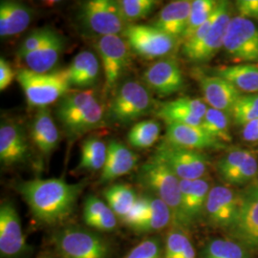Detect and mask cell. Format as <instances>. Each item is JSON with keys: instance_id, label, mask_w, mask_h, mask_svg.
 Segmentation results:
<instances>
[{"instance_id": "6da1fadb", "label": "cell", "mask_w": 258, "mask_h": 258, "mask_svg": "<svg viewBox=\"0 0 258 258\" xmlns=\"http://www.w3.org/2000/svg\"><path fill=\"white\" fill-rule=\"evenodd\" d=\"M16 188L35 218L53 224L63 220L74 211L83 184H69L58 178L33 179L19 182Z\"/></svg>"}, {"instance_id": "7a4b0ae2", "label": "cell", "mask_w": 258, "mask_h": 258, "mask_svg": "<svg viewBox=\"0 0 258 258\" xmlns=\"http://www.w3.org/2000/svg\"><path fill=\"white\" fill-rule=\"evenodd\" d=\"M55 115L67 136L76 139L102 124L104 107L94 89H82L69 92L59 100Z\"/></svg>"}, {"instance_id": "3957f363", "label": "cell", "mask_w": 258, "mask_h": 258, "mask_svg": "<svg viewBox=\"0 0 258 258\" xmlns=\"http://www.w3.org/2000/svg\"><path fill=\"white\" fill-rule=\"evenodd\" d=\"M139 183L169 207L177 227H188L184 217L180 188L181 180L165 163L152 157L140 167Z\"/></svg>"}, {"instance_id": "277c9868", "label": "cell", "mask_w": 258, "mask_h": 258, "mask_svg": "<svg viewBox=\"0 0 258 258\" xmlns=\"http://www.w3.org/2000/svg\"><path fill=\"white\" fill-rule=\"evenodd\" d=\"M30 106L46 108L70 92V79L65 69L49 73H36L27 68L17 72V79Z\"/></svg>"}, {"instance_id": "5b68a950", "label": "cell", "mask_w": 258, "mask_h": 258, "mask_svg": "<svg viewBox=\"0 0 258 258\" xmlns=\"http://www.w3.org/2000/svg\"><path fill=\"white\" fill-rule=\"evenodd\" d=\"M154 100L143 83L129 81L120 85L108 108L111 120L127 124L148 115L153 108Z\"/></svg>"}, {"instance_id": "8992f818", "label": "cell", "mask_w": 258, "mask_h": 258, "mask_svg": "<svg viewBox=\"0 0 258 258\" xmlns=\"http://www.w3.org/2000/svg\"><path fill=\"white\" fill-rule=\"evenodd\" d=\"M83 26L93 34L104 36L122 35L127 23L122 18L118 1L89 0L80 11Z\"/></svg>"}, {"instance_id": "52a82bcc", "label": "cell", "mask_w": 258, "mask_h": 258, "mask_svg": "<svg viewBox=\"0 0 258 258\" xmlns=\"http://www.w3.org/2000/svg\"><path fill=\"white\" fill-rule=\"evenodd\" d=\"M165 163L180 180H197L206 175L209 160L201 151L181 148L166 140L157 147L154 156Z\"/></svg>"}, {"instance_id": "ba28073f", "label": "cell", "mask_w": 258, "mask_h": 258, "mask_svg": "<svg viewBox=\"0 0 258 258\" xmlns=\"http://www.w3.org/2000/svg\"><path fill=\"white\" fill-rule=\"evenodd\" d=\"M121 37L134 53L147 59L170 54L178 41L153 25L146 24H128Z\"/></svg>"}, {"instance_id": "9c48e42d", "label": "cell", "mask_w": 258, "mask_h": 258, "mask_svg": "<svg viewBox=\"0 0 258 258\" xmlns=\"http://www.w3.org/2000/svg\"><path fill=\"white\" fill-rule=\"evenodd\" d=\"M55 248L60 258H107L108 246L101 236L79 228L55 233Z\"/></svg>"}, {"instance_id": "30bf717a", "label": "cell", "mask_w": 258, "mask_h": 258, "mask_svg": "<svg viewBox=\"0 0 258 258\" xmlns=\"http://www.w3.org/2000/svg\"><path fill=\"white\" fill-rule=\"evenodd\" d=\"M224 50L235 60L258 61V27L250 19L231 18L224 38Z\"/></svg>"}, {"instance_id": "8fae6325", "label": "cell", "mask_w": 258, "mask_h": 258, "mask_svg": "<svg viewBox=\"0 0 258 258\" xmlns=\"http://www.w3.org/2000/svg\"><path fill=\"white\" fill-rule=\"evenodd\" d=\"M96 50L102 66L105 87L111 90L119 83L129 66L130 48L121 36H104L97 40Z\"/></svg>"}, {"instance_id": "7c38bea8", "label": "cell", "mask_w": 258, "mask_h": 258, "mask_svg": "<svg viewBox=\"0 0 258 258\" xmlns=\"http://www.w3.org/2000/svg\"><path fill=\"white\" fill-rule=\"evenodd\" d=\"M229 232L247 249H258V182L241 194L239 213Z\"/></svg>"}, {"instance_id": "4fadbf2b", "label": "cell", "mask_w": 258, "mask_h": 258, "mask_svg": "<svg viewBox=\"0 0 258 258\" xmlns=\"http://www.w3.org/2000/svg\"><path fill=\"white\" fill-rule=\"evenodd\" d=\"M231 19L229 3L227 1L218 2L212 26L196 46L183 52L184 57L192 62H205L212 59L223 48L226 31Z\"/></svg>"}, {"instance_id": "5bb4252c", "label": "cell", "mask_w": 258, "mask_h": 258, "mask_svg": "<svg viewBox=\"0 0 258 258\" xmlns=\"http://www.w3.org/2000/svg\"><path fill=\"white\" fill-rule=\"evenodd\" d=\"M240 206L241 194L227 185L217 184L209 194L205 213L212 226L229 231L238 216Z\"/></svg>"}, {"instance_id": "9a60e30c", "label": "cell", "mask_w": 258, "mask_h": 258, "mask_svg": "<svg viewBox=\"0 0 258 258\" xmlns=\"http://www.w3.org/2000/svg\"><path fill=\"white\" fill-rule=\"evenodd\" d=\"M145 85L161 96H168L183 89L182 70L174 58L165 57L150 65L144 73Z\"/></svg>"}, {"instance_id": "2e32d148", "label": "cell", "mask_w": 258, "mask_h": 258, "mask_svg": "<svg viewBox=\"0 0 258 258\" xmlns=\"http://www.w3.org/2000/svg\"><path fill=\"white\" fill-rule=\"evenodd\" d=\"M27 249L19 213L10 202L0 208V252L1 256L13 258Z\"/></svg>"}, {"instance_id": "e0dca14e", "label": "cell", "mask_w": 258, "mask_h": 258, "mask_svg": "<svg viewBox=\"0 0 258 258\" xmlns=\"http://www.w3.org/2000/svg\"><path fill=\"white\" fill-rule=\"evenodd\" d=\"M208 108V104L203 100L180 98L162 105L157 111V116L166 123L201 126Z\"/></svg>"}, {"instance_id": "ac0fdd59", "label": "cell", "mask_w": 258, "mask_h": 258, "mask_svg": "<svg viewBox=\"0 0 258 258\" xmlns=\"http://www.w3.org/2000/svg\"><path fill=\"white\" fill-rule=\"evenodd\" d=\"M200 86L205 102L210 107L231 113L240 97L239 90L230 82L218 76H203L200 78Z\"/></svg>"}, {"instance_id": "d6986e66", "label": "cell", "mask_w": 258, "mask_h": 258, "mask_svg": "<svg viewBox=\"0 0 258 258\" xmlns=\"http://www.w3.org/2000/svg\"><path fill=\"white\" fill-rule=\"evenodd\" d=\"M166 140L178 147L198 151L226 148L225 144L213 138L201 126L180 123H166Z\"/></svg>"}, {"instance_id": "ffe728a7", "label": "cell", "mask_w": 258, "mask_h": 258, "mask_svg": "<svg viewBox=\"0 0 258 258\" xmlns=\"http://www.w3.org/2000/svg\"><path fill=\"white\" fill-rule=\"evenodd\" d=\"M180 188L184 217L187 226H190L205 212L212 187L207 179L201 178L197 180H181Z\"/></svg>"}, {"instance_id": "44dd1931", "label": "cell", "mask_w": 258, "mask_h": 258, "mask_svg": "<svg viewBox=\"0 0 258 258\" xmlns=\"http://www.w3.org/2000/svg\"><path fill=\"white\" fill-rule=\"evenodd\" d=\"M29 152L27 139L22 128L15 123H4L0 127V160L13 166L26 160Z\"/></svg>"}, {"instance_id": "7402d4cb", "label": "cell", "mask_w": 258, "mask_h": 258, "mask_svg": "<svg viewBox=\"0 0 258 258\" xmlns=\"http://www.w3.org/2000/svg\"><path fill=\"white\" fill-rule=\"evenodd\" d=\"M138 162V156L125 145L111 141L107 146V158L100 177V183L111 182L129 173Z\"/></svg>"}, {"instance_id": "603a6c76", "label": "cell", "mask_w": 258, "mask_h": 258, "mask_svg": "<svg viewBox=\"0 0 258 258\" xmlns=\"http://www.w3.org/2000/svg\"><path fill=\"white\" fill-rule=\"evenodd\" d=\"M190 9L191 1H172L160 11L153 26L181 40L188 23Z\"/></svg>"}, {"instance_id": "cb8c5ba5", "label": "cell", "mask_w": 258, "mask_h": 258, "mask_svg": "<svg viewBox=\"0 0 258 258\" xmlns=\"http://www.w3.org/2000/svg\"><path fill=\"white\" fill-rule=\"evenodd\" d=\"M30 136L37 149L44 155L55 150L59 143V132L50 111L39 108L30 125Z\"/></svg>"}, {"instance_id": "d4e9b609", "label": "cell", "mask_w": 258, "mask_h": 258, "mask_svg": "<svg viewBox=\"0 0 258 258\" xmlns=\"http://www.w3.org/2000/svg\"><path fill=\"white\" fill-rule=\"evenodd\" d=\"M33 19V11L23 3L1 1L0 3V37L19 35L27 29Z\"/></svg>"}, {"instance_id": "484cf974", "label": "cell", "mask_w": 258, "mask_h": 258, "mask_svg": "<svg viewBox=\"0 0 258 258\" xmlns=\"http://www.w3.org/2000/svg\"><path fill=\"white\" fill-rule=\"evenodd\" d=\"M101 62L91 51L80 52L67 67L70 83L83 89H91L98 82Z\"/></svg>"}, {"instance_id": "4316f807", "label": "cell", "mask_w": 258, "mask_h": 258, "mask_svg": "<svg viewBox=\"0 0 258 258\" xmlns=\"http://www.w3.org/2000/svg\"><path fill=\"white\" fill-rule=\"evenodd\" d=\"M64 49V39L56 34L51 40L36 51L21 57L27 69L36 73L52 72Z\"/></svg>"}, {"instance_id": "83f0119b", "label": "cell", "mask_w": 258, "mask_h": 258, "mask_svg": "<svg viewBox=\"0 0 258 258\" xmlns=\"http://www.w3.org/2000/svg\"><path fill=\"white\" fill-rule=\"evenodd\" d=\"M214 75L233 84L240 92L258 94V65L240 64L218 68Z\"/></svg>"}, {"instance_id": "f1b7e54d", "label": "cell", "mask_w": 258, "mask_h": 258, "mask_svg": "<svg viewBox=\"0 0 258 258\" xmlns=\"http://www.w3.org/2000/svg\"><path fill=\"white\" fill-rule=\"evenodd\" d=\"M146 197L148 201V212L135 231L148 232L165 229L170 222L173 221L169 207L154 194H147Z\"/></svg>"}, {"instance_id": "f546056e", "label": "cell", "mask_w": 258, "mask_h": 258, "mask_svg": "<svg viewBox=\"0 0 258 258\" xmlns=\"http://www.w3.org/2000/svg\"><path fill=\"white\" fill-rule=\"evenodd\" d=\"M104 197L117 217L123 220L137 203L139 197L135 190L127 184H116L104 191Z\"/></svg>"}, {"instance_id": "4dcf8cb0", "label": "cell", "mask_w": 258, "mask_h": 258, "mask_svg": "<svg viewBox=\"0 0 258 258\" xmlns=\"http://www.w3.org/2000/svg\"><path fill=\"white\" fill-rule=\"evenodd\" d=\"M107 158V146L101 139H86L81 148L79 169L96 171L103 168Z\"/></svg>"}, {"instance_id": "1f68e13d", "label": "cell", "mask_w": 258, "mask_h": 258, "mask_svg": "<svg viewBox=\"0 0 258 258\" xmlns=\"http://www.w3.org/2000/svg\"><path fill=\"white\" fill-rule=\"evenodd\" d=\"M160 133L161 125L157 120H142L129 130L127 141L133 148L146 149L156 144Z\"/></svg>"}, {"instance_id": "d6a6232c", "label": "cell", "mask_w": 258, "mask_h": 258, "mask_svg": "<svg viewBox=\"0 0 258 258\" xmlns=\"http://www.w3.org/2000/svg\"><path fill=\"white\" fill-rule=\"evenodd\" d=\"M201 127L223 144L231 142L230 119L227 113L209 107Z\"/></svg>"}, {"instance_id": "836d02e7", "label": "cell", "mask_w": 258, "mask_h": 258, "mask_svg": "<svg viewBox=\"0 0 258 258\" xmlns=\"http://www.w3.org/2000/svg\"><path fill=\"white\" fill-rule=\"evenodd\" d=\"M204 258H249V254L248 249L235 240L216 238L207 244Z\"/></svg>"}, {"instance_id": "e575fe53", "label": "cell", "mask_w": 258, "mask_h": 258, "mask_svg": "<svg viewBox=\"0 0 258 258\" xmlns=\"http://www.w3.org/2000/svg\"><path fill=\"white\" fill-rule=\"evenodd\" d=\"M218 2L214 0H194L191 1V9L188 19V23L185 29L182 41L184 43L194 35L196 30L201 27L204 23L212 17L216 9Z\"/></svg>"}, {"instance_id": "d590c367", "label": "cell", "mask_w": 258, "mask_h": 258, "mask_svg": "<svg viewBox=\"0 0 258 258\" xmlns=\"http://www.w3.org/2000/svg\"><path fill=\"white\" fill-rule=\"evenodd\" d=\"M122 18L127 24L147 18L156 7L155 0H120L118 1Z\"/></svg>"}, {"instance_id": "8d00e7d4", "label": "cell", "mask_w": 258, "mask_h": 258, "mask_svg": "<svg viewBox=\"0 0 258 258\" xmlns=\"http://www.w3.org/2000/svg\"><path fill=\"white\" fill-rule=\"evenodd\" d=\"M231 115L234 121L241 126L258 119V94L241 96L231 111Z\"/></svg>"}, {"instance_id": "74e56055", "label": "cell", "mask_w": 258, "mask_h": 258, "mask_svg": "<svg viewBox=\"0 0 258 258\" xmlns=\"http://www.w3.org/2000/svg\"><path fill=\"white\" fill-rule=\"evenodd\" d=\"M56 34L57 32H55L51 27L39 28L34 30L24 38L21 45L19 46L18 51L19 57L21 58L29 53L36 51L38 48L47 43L49 40H51Z\"/></svg>"}, {"instance_id": "f35d334b", "label": "cell", "mask_w": 258, "mask_h": 258, "mask_svg": "<svg viewBox=\"0 0 258 258\" xmlns=\"http://www.w3.org/2000/svg\"><path fill=\"white\" fill-rule=\"evenodd\" d=\"M249 153V150L233 149L229 151L218 161L216 167L225 182H227L231 178V176L238 169V167L242 165Z\"/></svg>"}, {"instance_id": "ab89813d", "label": "cell", "mask_w": 258, "mask_h": 258, "mask_svg": "<svg viewBox=\"0 0 258 258\" xmlns=\"http://www.w3.org/2000/svg\"><path fill=\"white\" fill-rule=\"evenodd\" d=\"M258 173V160L256 155L249 151V155L238 167V169L227 181L232 185L247 184L255 178Z\"/></svg>"}, {"instance_id": "60d3db41", "label": "cell", "mask_w": 258, "mask_h": 258, "mask_svg": "<svg viewBox=\"0 0 258 258\" xmlns=\"http://www.w3.org/2000/svg\"><path fill=\"white\" fill-rule=\"evenodd\" d=\"M161 255L162 250L159 240L149 238L131 249L125 258H162Z\"/></svg>"}, {"instance_id": "b9f144b4", "label": "cell", "mask_w": 258, "mask_h": 258, "mask_svg": "<svg viewBox=\"0 0 258 258\" xmlns=\"http://www.w3.org/2000/svg\"><path fill=\"white\" fill-rule=\"evenodd\" d=\"M186 238L187 236L181 229H173L169 231L166 238L165 258H179Z\"/></svg>"}, {"instance_id": "7bdbcfd3", "label": "cell", "mask_w": 258, "mask_h": 258, "mask_svg": "<svg viewBox=\"0 0 258 258\" xmlns=\"http://www.w3.org/2000/svg\"><path fill=\"white\" fill-rule=\"evenodd\" d=\"M109 206L96 196L88 197L83 206V220L85 224L91 221L94 218L100 216L105 212Z\"/></svg>"}, {"instance_id": "ee69618b", "label": "cell", "mask_w": 258, "mask_h": 258, "mask_svg": "<svg viewBox=\"0 0 258 258\" xmlns=\"http://www.w3.org/2000/svg\"><path fill=\"white\" fill-rule=\"evenodd\" d=\"M147 212H148V201L145 195V196L139 197L137 203L122 221L124 222L128 227L135 230L141 224V222L144 220Z\"/></svg>"}, {"instance_id": "f6af8a7d", "label": "cell", "mask_w": 258, "mask_h": 258, "mask_svg": "<svg viewBox=\"0 0 258 258\" xmlns=\"http://www.w3.org/2000/svg\"><path fill=\"white\" fill-rule=\"evenodd\" d=\"M86 225L100 231H112L117 226V215L108 208L100 216L94 218Z\"/></svg>"}, {"instance_id": "bcb514c9", "label": "cell", "mask_w": 258, "mask_h": 258, "mask_svg": "<svg viewBox=\"0 0 258 258\" xmlns=\"http://www.w3.org/2000/svg\"><path fill=\"white\" fill-rule=\"evenodd\" d=\"M17 79V72L13 70L9 62L4 58H0V91L7 89L14 80Z\"/></svg>"}, {"instance_id": "7dc6e473", "label": "cell", "mask_w": 258, "mask_h": 258, "mask_svg": "<svg viewBox=\"0 0 258 258\" xmlns=\"http://www.w3.org/2000/svg\"><path fill=\"white\" fill-rule=\"evenodd\" d=\"M240 17L248 19H258V0H239L236 2Z\"/></svg>"}, {"instance_id": "c3c4849f", "label": "cell", "mask_w": 258, "mask_h": 258, "mask_svg": "<svg viewBox=\"0 0 258 258\" xmlns=\"http://www.w3.org/2000/svg\"><path fill=\"white\" fill-rule=\"evenodd\" d=\"M242 138L249 143L258 142V119L251 120L243 126Z\"/></svg>"}, {"instance_id": "681fc988", "label": "cell", "mask_w": 258, "mask_h": 258, "mask_svg": "<svg viewBox=\"0 0 258 258\" xmlns=\"http://www.w3.org/2000/svg\"><path fill=\"white\" fill-rule=\"evenodd\" d=\"M179 258H196L195 249L190 242V240L186 238L184 243V249L182 250Z\"/></svg>"}]
</instances>
